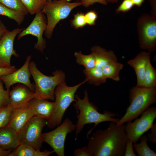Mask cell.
<instances>
[{"instance_id": "obj_8", "label": "cell", "mask_w": 156, "mask_h": 156, "mask_svg": "<svg viewBox=\"0 0 156 156\" xmlns=\"http://www.w3.org/2000/svg\"><path fill=\"white\" fill-rule=\"evenodd\" d=\"M47 122L44 118L36 116L31 118L18 132L20 144L29 145L40 151L43 142L42 131Z\"/></svg>"}, {"instance_id": "obj_7", "label": "cell", "mask_w": 156, "mask_h": 156, "mask_svg": "<svg viewBox=\"0 0 156 156\" xmlns=\"http://www.w3.org/2000/svg\"><path fill=\"white\" fill-rule=\"evenodd\" d=\"M136 27L139 46L150 53L156 48V17L146 13L139 16Z\"/></svg>"}, {"instance_id": "obj_19", "label": "cell", "mask_w": 156, "mask_h": 156, "mask_svg": "<svg viewBox=\"0 0 156 156\" xmlns=\"http://www.w3.org/2000/svg\"><path fill=\"white\" fill-rule=\"evenodd\" d=\"M91 53L94 56L96 61L95 67L102 68L108 63L118 59L114 52L107 50L101 47L96 45L91 49Z\"/></svg>"}, {"instance_id": "obj_42", "label": "cell", "mask_w": 156, "mask_h": 156, "mask_svg": "<svg viewBox=\"0 0 156 156\" xmlns=\"http://www.w3.org/2000/svg\"><path fill=\"white\" fill-rule=\"evenodd\" d=\"M145 0H131L134 5L140 7Z\"/></svg>"}, {"instance_id": "obj_43", "label": "cell", "mask_w": 156, "mask_h": 156, "mask_svg": "<svg viewBox=\"0 0 156 156\" xmlns=\"http://www.w3.org/2000/svg\"><path fill=\"white\" fill-rule=\"evenodd\" d=\"M107 3H114L118 1L119 0H106Z\"/></svg>"}, {"instance_id": "obj_29", "label": "cell", "mask_w": 156, "mask_h": 156, "mask_svg": "<svg viewBox=\"0 0 156 156\" xmlns=\"http://www.w3.org/2000/svg\"><path fill=\"white\" fill-rule=\"evenodd\" d=\"M0 3L11 9L21 11L25 15L28 13L21 0H0Z\"/></svg>"}, {"instance_id": "obj_30", "label": "cell", "mask_w": 156, "mask_h": 156, "mask_svg": "<svg viewBox=\"0 0 156 156\" xmlns=\"http://www.w3.org/2000/svg\"><path fill=\"white\" fill-rule=\"evenodd\" d=\"M72 26L75 29L82 28L87 24L84 13L77 12L74 15L73 18L71 21Z\"/></svg>"}, {"instance_id": "obj_28", "label": "cell", "mask_w": 156, "mask_h": 156, "mask_svg": "<svg viewBox=\"0 0 156 156\" xmlns=\"http://www.w3.org/2000/svg\"><path fill=\"white\" fill-rule=\"evenodd\" d=\"M14 109L9 104L6 106L0 108V129L7 126Z\"/></svg>"}, {"instance_id": "obj_14", "label": "cell", "mask_w": 156, "mask_h": 156, "mask_svg": "<svg viewBox=\"0 0 156 156\" xmlns=\"http://www.w3.org/2000/svg\"><path fill=\"white\" fill-rule=\"evenodd\" d=\"M35 98L34 92L27 86L23 84H18L10 90L9 104L16 109L25 105Z\"/></svg>"}, {"instance_id": "obj_25", "label": "cell", "mask_w": 156, "mask_h": 156, "mask_svg": "<svg viewBox=\"0 0 156 156\" xmlns=\"http://www.w3.org/2000/svg\"><path fill=\"white\" fill-rule=\"evenodd\" d=\"M76 62L83 65L85 69H90L95 67L96 61L93 55L90 53L89 55L83 54L81 51L76 52L74 53Z\"/></svg>"}, {"instance_id": "obj_34", "label": "cell", "mask_w": 156, "mask_h": 156, "mask_svg": "<svg viewBox=\"0 0 156 156\" xmlns=\"http://www.w3.org/2000/svg\"><path fill=\"white\" fill-rule=\"evenodd\" d=\"M74 155L75 156H92L88 150L87 146L75 149L74 151Z\"/></svg>"}, {"instance_id": "obj_21", "label": "cell", "mask_w": 156, "mask_h": 156, "mask_svg": "<svg viewBox=\"0 0 156 156\" xmlns=\"http://www.w3.org/2000/svg\"><path fill=\"white\" fill-rule=\"evenodd\" d=\"M83 72L85 76V80L90 84L98 86L106 81L102 68L95 67L90 69H84Z\"/></svg>"}, {"instance_id": "obj_17", "label": "cell", "mask_w": 156, "mask_h": 156, "mask_svg": "<svg viewBox=\"0 0 156 156\" xmlns=\"http://www.w3.org/2000/svg\"><path fill=\"white\" fill-rule=\"evenodd\" d=\"M34 116L28 103L22 107L14 109L7 126L18 132L26 122Z\"/></svg>"}, {"instance_id": "obj_26", "label": "cell", "mask_w": 156, "mask_h": 156, "mask_svg": "<svg viewBox=\"0 0 156 156\" xmlns=\"http://www.w3.org/2000/svg\"><path fill=\"white\" fill-rule=\"evenodd\" d=\"M28 13L33 14L41 11L46 3V0H21Z\"/></svg>"}, {"instance_id": "obj_6", "label": "cell", "mask_w": 156, "mask_h": 156, "mask_svg": "<svg viewBox=\"0 0 156 156\" xmlns=\"http://www.w3.org/2000/svg\"><path fill=\"white\" fill-rule=\"evenodd\" d=\"M72 0H53L47 2L41 11L46 15L47 26L44 35L48 39L52 37L55 27L61 20L67 18L75 8L81 5V1L71 2Z\"/></svg>"}, {"instance_id": "obj_44", "label": "cell", "mask_w": 156, "mask_h": 156, "mask_svg": "<svg viewBox=\"0 0 156 156\" xmlns=\"http://www.w3.org/2000/svg\"><path fill=\"white\" fill-rule=\"evenodd\" d=\"M52 0H46L47 2H51Z\"/></svg>"}, {"instance_id": "obj_5", "label": "cell", "mask_w": 156, "mask_h": 156, "mask_svg": "<svg viewBox=\"0 0 156 156\" xmlns=\"http://www.w3.org/2000/svg\"><path fill=\"white\" fill-rule=\"evenodd\" d=\"M86 82L85 80L77 85L69 86L64 81L57 86L54 93V112L51 118L47 121L48 127L53 129L61 124L66 110L70 104L75 101V92L79 87Z\"/></svg>"}, {"instance_id": "obj_38", "label": "cell", "mask_w": 156, "mask_h": 156, "mask_svg": "<svg viewBox=\"0 0 156 156\" xmlns=\"http://www.w3.org/2000/svg\"><path fill=\"white\" fill-rule=\"evenodd\" d=\"M17 69L14 66L8 68L0 67V77L11 73L16 70Z\"/></svg>"}, {"instance_id": "obj_1", "label": "cell", "mask_w": 156, "mask_h": 156, "mask_svg": "<svg viewBox=\"0 0 156 156\" xmlns=\"http://www.w3.org/2000/svg\"><path fill=\"white\" fill-rule=\"evenodd\" d=\"M111 122L107 128L99 129L88 137L87 148L92 156H124L127 139L125 125Z\"/></svg>"}, {"instance_id": "obj_33", "label": "cell", "mask_w": 156, "mask_h": 156, "mask_svg": "<svg viewBox=\"0 0 156 156\" xmlns=\"http://www.w3.org/2000/svg\"><path fill=\"white\" fill-rule=\"evenodd\" d=\"M86 24L90 26L95 24L96 21L98 17L96 12L94 10H90L85 14Z\"/></svg>"}, {"instance_id": "obj_27", "label": "cell", "mask_w": 156, "mask_h": 156, "mask_svg": "<svg viewBox=\"0 0 156 156\" xmlns=\"http://www.w3.org/2000/svg\"><path fill=\"white\" fill-rule=\"evenodd\" d=\"M143 87H156V70L152 65L150 61L148 62L145 71Z\"/></svg>"}, {"instance_id": "obj_31", "label": "cell", "mask_w": 156, "mask_h": 156, "mask_svg": "<svg viewBox=\"0 0 156 156\" xmlns=\"http://www.w3.org/2000/svg\"><path fill=\"white\" fill-rule=\"evenodd\" d=\"M3 82L0 79V108L6 106L9 104L10 90H5L3 86Z\"/></svg>"}, {"instance_id": "obj_18", "label": "cell", "mask_w": 156, "mask_h": 156, "mask_svg": "<svg viewBox=\"0 0 156 156\" xmlns=\"http://www.w3.org/2000/svg\"><path fill=\"white\" fill-rule=\"evenodd\" d=\"M20 144L18 132L7 126L0 129V148L14 149Z\"/></svg>"}, {"instance_id": "obj_20", "label": "cell", "mask_w": 156, "mask_h": 156, "mask_svg": "<svg viewBox=\"0 0 156 156\" xmlns=\"http://www.w3.org/2000/svg\"><path fill=\"white\" fill-rule=\"evenodd\" d=\"M54 152L53 150L41 151L30 145L20 144L12 151L9 156H49Z\"/></svg>"}, {"instance_id": "obj_35", "label": "cell", "mask_w": 156, "mask_h": 156, "mask_svg": "<svg viewBox=\"0 0 156 156\" xmlns=\"http://www.w3.org/2000/svg\"><path fill=\"white\" fill-rule=\"evenodd\" d=\"M133 143L127 139L126 145L125 156H136L133 149Z\"/></svg>"}, {"instance_id": "obj_10", "label": "cell", "mask_w": 156, "mask_h": 156, "mask_svg": "<svg viewBox=\"0 0 156 156\" xmlns=\"http://www.w3.org/2000/svg\"><path fill=\"white\" fill-rule=\"evenodd\" d=\"M141 115L140 118L125 125L127 138L133 143L137 142L141 136L151 127L156 118V107H150Z\"/></svg>"}, {"instance_id": "obj_36", "label": "cell", "mask_w": 156, "mask_h": 156, "mask_svg": "<svg viewBox=\"0 0 156 156\" xmlns=\"http://www.w3.org/2000/svg\"><path fill=\"white\" fill-rule=\"evenodd\" d=\"M81 5L87 8L96 3H99L104 5H107V3L106 0H80Z\"/></svg>"}, {"instance_id": "obj_40", "label": "cell", "mask_w": 156, "mask_h": 156, "mask_svg": "<svg viewBox=\"0 0 156 156\" xmlns=\"http://www.w3.org/2000/svg\"><path fill=\"white\" fill-rule=\"evenodd\" d=\"M7 30L6 27L2 21L0 20V39Z\"/></svg>"}, {"instance_id": "obj_39", "label": "cell", "mask_w": 156, "mask_h": 156, "mask_svg": "<svg viewBox=\"0 0 156 156\" xmlns=\"http://www.w3.org/2000/svg\"><path fill=\"white\" fill-rule=\"evenodd\" d=\"M148 1L151 8L150 14L156 17V0H148Z\"/></svg>"}, {"instance_id": "obj_3", "label": "cell", "mask_w": 156, "mask_h": 156, "mask_svg": "<svg viewBox=\"0 0 156 156\" xmlns=\"http://www.w3.org/2000/svg\"><path fill=\"white\" fill-rule=\"evenodd\" d=\"M130 105L124 115L116 123L119 126L136 118L151 105L156 103V87L137 86L129 90Z\"/></svg>"}, {"instance_id": "obj_32", "label": "cell", "mask_w": 156, "mask_h": 156, "mask_svg": "<svg viewBox=\"0 0 156 156\" xmlns=\"http://www.w3.org/2000/svg\"><path fill=\"white\" fill-rule=\"evenodd\" d=\"M134 5L131 0H123L116 9L115 12L116 13L118 14L128 12L132 9Z\"/></svg>"}, {"instance_id": "obj_37", "label": "cell", "mask_w": 156, "mask_h": 156, "mask_svg": "<svg viewBox=\"0 0 156 156\" xmlns=\"http://www.w3.org/2000/svg\"><path fill=\"white\" fill-rule=\"evenodd\" d=\"M151 132L147 136L148 142L156 143V123L153 124L150 128Z\"/></svg>"}, {"instance_id": "obj_41", "label": "cell", "mask_w": 156, "mask_h": 156, "mask_svg": "<svg viewBox=\"0 0 156 156\" xmlns=\"http://www.w3.org/2000/svg\"><path fill=\"white\" fill-rule=\"evenodd\" d=\"M12 151V149L5 150L0 148V156H9Z\"/></svg>"}, {"instance_id": "obj_16", "label": "cell", "mask_w": 156, "mask_h": 156, "mask_svg": "<svg viewBox=\"0 0 156 156\" xmlns=\"http://www.w3.org/2000/svg\"><path fill=\"white\" fill-rule=\"evenodd\" d=\"M28 105L34 116L44 118L47 121L52 117L54 109V102L48 100L34 98L30 101Z\"/></svg>"}, {"instance_id": "obj_2", "label": "cell", "mask_w": 156, "mask_h": 156, "mask_svg": "<svg viewBox=\"0 0 156 156\" xmlns=\"http://www.w3.org/2000/svg\"><path fill=\"white\" fill-rule=\"evenodd\" d=\"M75 103L73 106L78 114L77 118V120L75 125V136L76 139L84 126L88 124L94 123V125L88 132V138L92 130L99 124L105 122H113L117 123L119 119L114 118L116 115L109 111L105 110L103 113L98 112V109L93 103L89 101L87 90L84 92L83 99H81L75 95Z\"/></svg>"}, {"instance_id": "obj_24", "label": "cell", "mask_w": 156, "mask_h": 156, "mask_svg": "<svg viewBox=\"0 0 156 156\" xmlns=\"http://www.w3.org/2000/svg\"><path fill=\"white\" fill-rule=\"evenodd\" d=\"M0 15L14 20L19 25L23 21L25 15L22 12L8 8L0 3Z\"/></svg>"}, {"instance_id": "obj_13", "label": "cell", "mask_w": 156, "mask_h": 156, "mask_svg": "<svg viewBox=\"0 0 156 156\" xmlns=\"http://www.w3.org/2000/svg\"><path fill=\"white\" fill-rule=\"evenodd\" d=\"M31 58V55L28 56L21 68L11 73L0 77V79L4 83L7 90H10L11 86L15 84L21 83L34 92L35 86L30 81L31 74L29 68Z\"/></svg>"}, {"instance_id": "obj_12", "label": "cell", "mask_w": 156, "mask_h": 156, "mask_svg": "<svg viewBox=\"0 0 156 156\" xmlns=\"http://www.w3.org/2000/svg\"><path fill=\"white\" fill-rule=\"evenodd\" d=\"M23 28H17L11 31L7 30L0 39V67L8 68L11 63L12 55L18 57L19 55L14 49V43L16 37Z\"/></svg>"}, {"instance_id": "obj_15", "label": "cell", "mask_w": 156, "mask_h": 156, "mask_svg": "<svg viewBox=\"0 0 156 156\" xmlns=\"http://www.w3.org/2000/svg\"><path fill=\"white\" fill-rule=\"evenodd\" d=\"M149 52L142 51L138 54L135 57L129 60L127 64L134 69L137 77L136 86L143 87V83L147 65L150 61Z\"/></svg>"}, {"instance_id": "obj_22", "label": "cell", "mask_w": 156, "mask_h": 156, "mask_svg": "<svg viewBox=\"0 0 156 156\" xmlns=\"http://www.w3.org/2000/svg\"><path fill=\"white\" fill-rule=\"evenodd\" d=\"M124 67L123 65L117 61L111 62L103 66V75L106 79H110L116 81L120 80L119 73Z\"/></svg>"}, {"instance_id": "obj_4", "label": "cell", "mask_w": 156, "mask_h": 156, "mask_svg": "<svg viewBox=\"0 0 156 156\" xmlns=\"http://www.w3.org/2000/svg\"><path fill=\"white\" fill-rule=\"evenodd\" d=\"M29 68L35 83V98L54 101L56 87L65 81L64 73L61 70H57L53 73L52 76L46 75L38 69L34 61L30 62Z\"/></svg>"}, {"instance_id": "obj_9", "label": "cell", "mask_w": 156, "mask_h": 156, "mask_svg": "<svg viewBox=\"0 0 156 156\" xmlns=\"http://www.w3.org/2000/svg\"><path fill=\"white\" fill-rule=\"evenodd\" d=\"M75 130V125L68 118L52 131L42 133L43 142L48 144L58 156H64V145L67 134Z\"/></svg>"}, {"instance_id": "obj_11", "label": "cell", "mask_w": 156, "mask_h": 156, "mask_svg": "<svg viewBox=\"0 0 156 156\" xmlns=\"http://www.w3.org/2000/svg\"><path fill=\"white\" fill-rule=\"evenodd\" d=\"M41 11L36 13L31 23L18 34L17 37L19 40L28 35L36 37L37 42L35 45L34 48L42 52L46 47V41L43 37L47 26V19Z\"/></svg>"}, {"instance_id": "obj_23", "label": "cell", "mask_w": 156, "mask_h": 156, "mask_svg": "<svg viewBox=\"0 0 156 156\" xmlns=\"http://www.w3.org/2000/svg\"><path fill=\"white\" fill-rule=\"evenodd\" d=\"M140 142L134 143L133 147L139 156H156V153L148 146L147 136L142 135L140 138Z\"/></svg>"}]
</instances>
